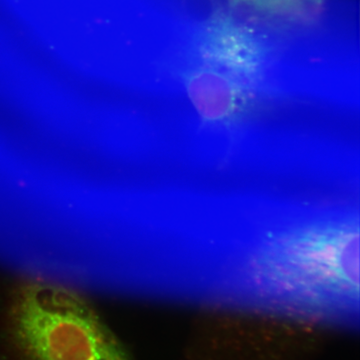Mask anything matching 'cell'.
<instances>
[{
  "mask_svg": "<svg viewBox=\"0 0 360 360\" xmlns=\"http://www.w3.org/2000/svg\"><path fill=\"white\" fill-rule=\"evenodd\" d=\"M167 134L219 165L269 160L330 116L302 21L245 0H165Z\"/></svg>",
  "mask_w": 360,
  "mask_h": 360,
  "instance_id": "cell-1",
  "label": "cell"
},
{
  "mask_svg": "<svg viewBox=\"0 0 360 360\" xmlns=\"http://www.w3.org/2000/svg\"><path fill=\"white\" fill-rule=\"evenodd\" d=\"M9 333L26 360H132L79 293L42 279L16 288Z\"/></svg>",
  "mask_w": 360,
  "mask_h": 360,
  "instance_id": "cell-2",
  "label": "cell"
}]
</instances>
